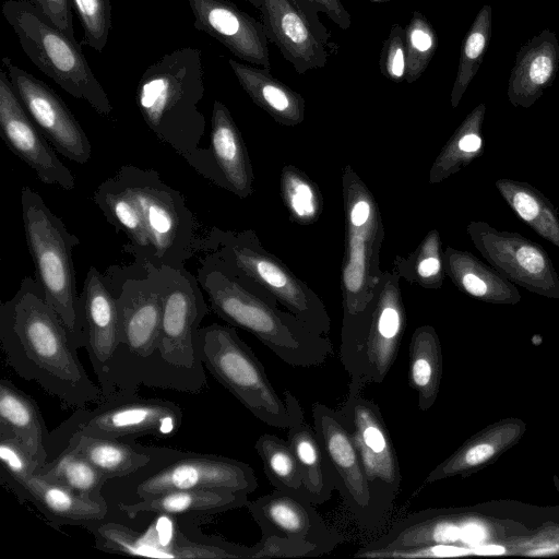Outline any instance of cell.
I'll list each match as a JSON object with an SVG mask.
<instances>
[{
  "mask_svg": "<svg viewBox=\"0 0 559 559\" xmlns=\"http://www.w3.org/2000/svg\"><path fill=\"white\" fill-rule=\"evenodd\" d=\"M0 343L7 365L34 381L64 407L98 404L103 392L86 373L75 337L46 301L32 276H25L12 298L0 306Z\"/></svg>",
  "mask_w": 559,
  "mask_h": 559,
  "instance_id": "obj_1",
  "label": "cell"
},
{
  "mask_svg": "<svg viewBox=\"0 0 559 559\" xmlns=\"http://www.w3.org/2000/svg\"><path fill=\"white\" fill-rule=\"evenodd\" d=\"M93 199L107 222L124 234L123 250L143 270L185 267L200 250L194 214L157 170L124 165L96 188Z\"/></svg>",
  "mask_w": 559,
  "mask_h": 559,
  "instance_id": "obj_2",
  "label": "cell"
},
{
  "mask_svg": "<svg viewBox=\"0 0 559 559\" xmlns=\"http://www.w3.org/2000/svg\"><path fill=\"white\" fill-rule=\"evenodd\" d=\"M202 51L185 47L165 53L140 78L135 103L146 126L199 175L226 188L211 150L200 147L205 118Z\"/></svg>",
  "mask_w": 559,
  "mask_h": 559,
  "instance_id": "obj_3",
  "label": "cell"
},
{
  "mask_svg": "<svg viewBox=\"0 0 559 559\" xmlns=\"http://www.w3.org/2000/svg\"><path fill=\"white\" fill-rule=\"evenodd\" d=\"M162 296L157 347L146 386L199 394L207 385L199 347V330L210 308L197 275L186 267H147Z\"/></svg>",
  "mask_w": 559,
  "mask_h": 559,
  "instance_id": "obj_4",
  "label": "cell"
},
{
  "mask_svg": "<svg viewBox=\"0 0 559 559\" xmlns=\"http://www.w3.org/2000/svg\"><path fill=\"white\" fill-rule=\"evenodd\" d=\"M197 277L216 316L252 333L284 362L313 367L332 355L329 338L313 332L298 317L265 305L210 255L200 259Z\"/></svg>",
  "mask_w": 559,
  "mask_h": 559,
  "instance_id": "obj_5",
  "label": "cell"
},
{
  "mask_svg": "<svg viewBox=\"0 0 559 559\" xmlns=\"http://www.w3.org/2000/svg\"><path fill=\"white\" fill-rule=\"evenodd\" d=\"M199 347L204 367L250 413L275 428L304 420L299 401L289 391L282 400L252 349L231 326L212 323L200 328Z\"/></svg>",
  "mask_w": 559,
  "mask_h": 559,
  "instance_id": "obj_6",
  "label": "cell"
},
{
  "mask_svg": "<svg viewBox=\"0 0 559 559\" xmlns=\"http://www.w3.org/2000/svg\"><path fill=\"white\" fill-rule=\"evenodd\" d=\"M21 207L26 245L44 298L81 347H84L80 294L76 290L72 257L80 240L51 212L40 194L28 186L21 190Z\"/></svg>",
  "mask_w": 559,
  "mask_h": 559,
  "instance_id": "obj_7",
  "label": "cell"
},
{
  "mask_svg": "<svg viewBox=\"0 0 559 559\" xmlns=\"http://www.w3.org/2000/svg\"><path fill=\"white\" fill-rule=\"evenodd\" d=\"M1 13L13 28L24 53L68 94L83 99L102 116L112 106L81 47L29 0H5Z\"/></svg>",
  "mask_w": 559,
  "mask_h": 559,
  "instance_id": "obj_8",
  "label": "cell"
},
{
  "mask_svg": "<svg viewBox=\"0 0 559 559\" xmlns=\"http://www.w3.org/2000/svg\"><path fill=\"white\" fill-rule=\"evenodd\" d=\"M182 421L183 411L173 401L116 391L94 407L75 409L50 431V454L58 455L70 439L81 435L118 440L167 438L178 432Z\"/></svg>",
  "mask_w": 559,
  "mask_h": 559,
  "instance_id": "obj_9",
  "label": "cell"
},
{
  "mask_svg": "<svg viewBox=\"0 0 559 559\" xmlns=\"http://www.w3.org/2000/svg\"><path fill=\"white\" fill-rule=\"evenodd\" d=\"M364 385L350 380L348 394L337 409L361 465L370 493L372 531L390 514L401 487V469L389 429L379 406L362 394Z\"/></svg>",
  "mask_w": 559,
  "mask_h": 559,
  "instance_id": "obj_10",
  "label": "cell"
},
{
  "mask_svg": "<svg viewBox=\"0 0 559 559\" xmlns=\"http://www.w3.org/2000/svg\"><path fill=\"white\" fill-rule=\"evenodd\" d=\"M119 346L114 355L110 380L116 391L138 392L147 384L159 336L163 302L154 281L143 277L123 281L117 294Z\"/></svg>",
  "mask_w": 559,
  "mask_h": 559,
  "instance_id": "obj_11",
  "label": "cell"
},
{
  "mask_svg": "<svg viewBox=\"0 0 559 559\" xmlns=\"http://www.w3.org/2000/svg\"><path fill=\"white\" fill-rule=\"evenodd\" d=\"M0 462L2 483L33 503L52 525L88 528L107 515L105 498H84L47 480L38 473V465L13 439L0 438Z\"/></svg>",
  "mask_w": 559,
  "mask_h": 559,
  "instance_id": "obj_12",
  "label": "cell"
},
{
  "mask_svg": "<svg viewBox=\"0 0 559 559\" xmlns=\"http://www.w3.org/2000/svg\"><path fill=\"white\" fill-rule=\"evenodd\" d=\"M403 328L402 313L392 304L346 318L340 357L350 379L364 386L381 383L396 359Z\"/></svg>",
  "mask_w": 559,
  "mask_h": 559,
  "instance_id": "obj_13",
  "label": "cell"
},
{
  "mask_svg": "<svg viewBox=\"0 0 559 559\" xmlns=\"http://www.w3.org/2000/svg\"><path fill=\"white\" fill-rule=\"evenodd\" d=\"M174 516L160 514L156 524L139 533L117 523H96L88 527L99 549L130 556L154 558L250 559L251 547L216 538L198 543L176 532Z\"/></svg>",
  "mask_w": 559,
  "mask_h": 559,
  "instance_id": "obj_14",
  "label": "cell"
},
{
  "mask_svg": "<svg viewBox=\"0 0 559 559\" xmlns=\"http://www.w3.org/2000/svg\"><path fill=\"white\" fill-rule=\"evenodd\" d=\"M467 231L481 255L510 282L532 293L559 298V274L540 245L486 222L469 223Z\"/></svg>",
  "mask_w": 559,
  "mask_h": 559,
  "instance_id": "obj_15",
  "label": "cell"
},
{
  "mask_svg": "<svg viewBox=\"0 0 559 559\" xmlns=\"http://www.w3.org/2000/svg\"><path fill=\"white\" fill-rule=\"evenodd\" d=\"M10 83L25 110L53 146L66 158L86 164L92 154L87 134L62 98L45 82L3 57Z\"/></svg>",
  "mask_w": 559,
  "mask_h": 559,
  "instance_id": "obj_16",
  "label": "cell"
},
{
  "mask_svg": "<svg viewBox=\"0 0 559 559\" xmlns=\"http://www.w3.org/2000/svg\"><path fill=\"white\" fill-rule=\"evenodd\" d=\"M258 479L241 461L209 453L177 452L176 459L135 486L140 498L179 490L228 489L253 492Z\"/></svg>",
  "mask_w": 559,
  "mask_h": 559,
  "instance_id": "obj_17",
  "label": "cell"
},
{
  "mask_svg": "<svg viewBox=\"0 0 559 559\" xmlns=\"http://www.w3.org/2000/svg\"><path fill=\"white\" fill-rule=\"evenodd\" d=\"M0 135L43 183L56 185L64 190L75 187L73 174L25 110L3 67L0 69Z\"/></svg>",
  "mask_w": 559,
  "mask_h": 559,
  "instance_id": "obj_18",
  "label": "cell"
},
{
  "mask_svg": "<svg viewBox=\"0 0 559 559\" xmlns=\"http://www.w3.org/2000/svg\"><path fill=\"white\" fill-rule=\"evenodd\" d=\"M259 10L267 40L298 74L324 68L337 53L330 32L319 29L293 0H262Z\"/></svg>",
  "mask_w": 559,
  "mask_h": 559,
  "instance_id": "obj_19",
  "label": "cell"
},
{
  "mask_svg": "<svg viewBox=\"0 0 559 559\" xmlns=\"http://www.w3.org/2000/svg\"><path fill=\"white\" fill-rule=\"evenodd\" d=\"M80 319L85 336V348L96 374L103 397L116 390L110 380L114 355L119 346L117 295L103 275L91 266L80 293ZM103 399V400H104Z\"/></svg>",
  "mask_w": 559,
  "mask_h": 559,
  "instance_id": "obj_20",
  "label": "cell"
},
{
  "mask_svg": "<svg viewBox=\"0 0 559 559\" xmlns=\"http://www.w3.org/2000/svg\"><path fill=\"white\" fill-rule=\"evenodd\" d=\"M313 428L336 476V489L358 525L372 531L370 493L364 467L337 409L312 404Z\"/></svg>",
  "mask_w": 559,
  "mask_h": 559,
  "instance_id": "obj_21",
  "label": "cell"
},
{
  "mask_svg": "<svg viewBox=\"0 0 559 559\" xmlns=\"http://www.w3.org/2000/svg\"><path fill=\"white\" fill-rule=\"evenodd\" d=\"M314 504L302 496L274 489L246 508L262 533L304 540L317 545L324 554L343 543V536L330 528Z\"/></svg>",
  "mask_w": 559,
  "mask_h": 559,
  "instance_id": "obj_22",
  "label": "cell"
},
{
  "mask_svg": "<svg viewBox=\"0 0 559 559\" xmlns=\"http://www.w3.org/2000/svg\"><path fill=\"white\" fill-rule=\"evenodd\" d=\"M194 28L218 40L250 64L272 69L269 40L262 22L228 0H188Z\"/></svg>",
  "mask_w": 559,
  "mask_h": 559,
  "instance_id": "obj_23",
  "label": "cell"
},
{
  "mask_svg": "<svg viewBox=\"0 0 559 559\" xmlns=\"http://www.w3.org/2000/svg\"><path fill=\"white\" fill-rule=\"evenodd\" d=\"M559 68V41L544 29L519 49L507 95L514 107L530 108L550 87Z\"/></svg>",
  "mask_w": 559,
  "mask_h": 559,
  "instance_id": "obj_24",
  "label": "cell"
},
{
  "mask_svg": "<svg viewBox=\"0 0 559 559\" xmlns=\"http://www.w3.org/2000/svg\"><path fill=\"white\" fill-rule=\"evenodd\" d=\"M0 438L16 441L43 467L50 454V431L36 401L2 378L0 380Z\"/></svg>",
  "mask_w": 559,
  "mask_h": 559,
  "instance_id": "obj_25",
  "label": "cell"
},
{
  "mask_svg": "<svg viewBox=\"0 0 559 559\" xmlns=\"http://www.w3.org/2000/svg\"><path fill=\"white\" fill-rule=\"evenodd\" d=\"M249 493L228 489L169 491L133 503H120L119 509L134 519L142 513L183 515L216 514L246 507Z\"/></svg>",
  "mask_w": 559,
  "mask_h": 559,
  "instance_id": "obj_26",
  "label": "cell"
},
{
  "mask_svg": "<svg viewBox=\"0 0 559 559\" xmlns=\"http://www.w3.org/2000/svg\"><path fill=\"white\" fill-rule=\"evenodd\" d=\"M210 150L226 189L246 195L250 186L246 152L228 108L218 99L213 103Z\"/></svg>",
  "mask_w": 559,
  "mask_h": 559,
  "instance_id": "obj_27",
  "label": "cell"
},
{
  "mask_svg": "<svg viewBox=\"0 0 559 559\" xmlns=\"http://www.w3.org/2000/svg\"><path fill=\"white\" fill-rule=\"evenodd\" d=\"M287 441L297 460L304 490L313 504L328 501L337 486V476L305 419L288 428Z\"/></svg>",
  "mask_w": 559,
  "mask_h": 559,
  "instance_id": "obj_28",
  "label": "cell"
},
{
  "mask_svg": "<svg viewBox=\"0 0 559 559\" xmlns=\"http://www.w3.org/2000/svg\"><path fill=\"white\" fill-rule=\"evenodd\" d=\"M447 266L454 283L466 294L490 302H518L515 285L491 265L466 251L449 249Z\"/></svg>",
  "mask_w": 559,
  "mask_h": 559,
  "instance_id": "obj_29",
  "label": "cell"
},
{
  "mask_svg": "<svg viewBox=\"0 0 559 559\" xmlns=\"http://www.w3.org/2000/svg\"><path fill=\"white\" fill-rule=\"evenodd\" d=\"M63 450L83 456L108 479L130 475L151 462L148 449L104 437L76 436Z\"/></svg>",
  "mask_w": 559,
  "mask_h": 559,
  "instance_id": "obj_30",
  "label": "cell"
},
{
  "mask_svg": "<svg viewBox=\"0 0 559 559\" xmlns=\"http://www.w3.org/2000/svg\"><path fill=\"white\" fill-rule=\"evenodd\" d=\"M228 63L243 91L255 104L284 120L301 118V95L274 78L270 70L234 59H229Z\"/></svg>",
  "mask_w": 559,
  "mask_h": 559,
  "instance_id": "obj_31",
  "label": "cell"
},
{
  "mask_svg": "<svg viewBox=\"0 0 559 559\" xmlns=\"http://www.w3.org/2000/svg\"><path fill=\"white\" fill-rule=\"evenodd\" d=\"M497 190L542 238L559 248V215L554 204L534 186L514 179H498Z\"/></svg>",
  "mask_w": 559,
  "mask_h": 559,
  "instance_id": "obj_32",
  "label": "cell"
},
{
  "mask_svg": "<svg viewBox=\"0 0 559 559\" xmlns=\"http://www.w3.org/2000/svg\"><path fill=\"white\" fill-rule=\"evenodd\" d=\"M439 380V349L429 328L415 331L409 345L408 382L418 394V406L428 409L436 397Z\"/></svg>",
  "mask_w": 559,
  "mask_h": 559,
  "instance_id": "obj_33",
  "label": "cell"
},
{
  "mask_svg": "<svg viewBox=\"0 0 559 559\" xmlns=\"http://www.w3.org/2000/svg\"><path fill=\"white\" fill-rule=\"evenodd\" d=\"M37 471L47 480L88 499H103L102 489L109 480L86 459L70 450L61 451Z\"/></svg>",
  "mask_w": 559,
  "mask_h": 559,
  "instance_id": "obj_34",
  "label": "cell"
},
{
  "mask_svg": "<svg viewBox=\"0 0 559 559\" xmlns=\"http://www.w3.org/2000/svg\"><path fill=\"white\" fill-rule=\"evenodd\" d=\"M491 13L490 5H483L462 40L457 72L451 92L453 107L459 105L484 60L491 37Z\"/></svg>",
  "mask_w": 559,
  "mask_h": 559,
  "instance_id": "obj_35",
  "label": "cell"
},
{
  "mask_svg": "<svg viewBox=\"0 0 559 559\" xmlns=\"http://www.w3.org/2000/svg\"><path fill=\"white\" fill-rule=\"evenodd\" d=\"M254 449L274 488L307 498L297 460L287 440L264 433L255 441Z\"/></svg>",
  "mask_w": 559,
  "mask_h": 559,
  "instance_id": "obj_36",
  "label": "cell"
},
{
  "mask_svg": "<svg viewBox=\"0 0 559 559\" xmlns=\"http://www.w3.org/2000/svg\"><path fill=\"white\" fill-rule=\"evenodd\" d=\"M406 45V82L417 81L426 71L438 48L437 33L428 19L413 11L404 27Z\"/></svg>",
  "mask_w": 559,
  "mask_h": 559,
  "instance_id": "obj_37",
  "label": "cell"
},
{
  "mask_svg": "<svg viewBox=\"0 0 559 559\" xmlns=\"http://www.w3.org/2000/svg\"><path fill=\"white\" fill-rule=\"evenodd\" d=\"M485 104L476 106L462 122L444 154L447 174L459 170L483 154L481 127Z\"/></svg>",
  "mask_w": 559,
  "mask_h": 559,
  "instance_id": "obj_38",
  "label": "cell"
},
{
  "mask_svg": "<svg viewBox=\"0 0 559 559\" xmlns=\"http://www.w3.org/2000/svg\"><path fill=\"white\" fill-rule=\"evenodd\" d=\"M80 17L86 44L102 52L111 28L110 0H71Z\"/></svg>",
  "mask_w": 559,
  "mask_h": 559,
  "instance_id": "obj_39",
  "label": "cell"
},
{
  "mask_svg": "<svg viewBox=\"0 0 559 559\" xmlns=\"http://www.w3.org/2000/svg\"><path fill=\"white\" fill-rule=\"evenodd\" d=\"M322 555L324 552L314 544L271 533H262L260 542L251 546L250 559L306 558Z\"/></svg>",
  "mask_w": 559,
  "mask_h": 559,
  "instance_id": "obj_40",
  "label": "cell"
},
{
  "mask_svg": "<svg viewBox=\"0 0 559 559\" xmlns=\"http://www.w3.org/2000/svg\"><path fill=\"white\" fill-rule=\"evenodd\" d=\"M381 74L390 81L400 83L406 78V45L404 27L394 23L382 44L379 58Z\"/></svg>",
  "mask_w": 559,
  "mask_h": 559,
  "instance_id": "obj_41",
  "label": "cell"
},
{
  "mask_svg": "<svg viewBox=\"0 0 559 559\" xmlns=\"http://www.w3.org/2000/svg\"><path fill=\"white\" fill-rule=\"evenodd\" d=\"M321 31L329 29L319 19V14H325L340 28L347 29L352 24V16L341 0H293Z\"/></svg>",
  "mask_w": 559,
  "mask_h": 559,
  "instance_id": "obj_42",
  "label": "cell"
},
{
  "mask_svg": "<svg viewBox=\"0 0 559 559\" xmlns=\"http://www.w3.org/2000/svg\"><path fill=\"white\" fill-rule=\"evenodd\" d=\"M49 20L72 39L74 37L71 0H29Z\"/></svg>",
  "mask_w": 559,
  "mask_h": 559,
  "instance_id": "obj_43",
  "label": "cell"
},
{
  "mask_svg": "<svg viewBox=\"0 0 559 559\" xmlns=\"http://www.w3.org/2000/svg\"><path fill=\"white\" fill-rule=\"evenodd\" d=\"M365 271V246L364 237L355 234L350 240L349 261L344 272L345 284L350 293H357L362 284Z\"/></svg>",
  "mask_w": 559,
  "mask_h": 559,
  "instance_id": "obj_44",
  "label": "cell"
},
{
  "mask_svg": "<svg viewBox=\"0 0 559 559\" xmlns=\"http://www.w3.org/2000/svg\"><path fill=\"white\" fill-rule=\"evenodd\" d=\"M289 200L294 212L300 217H308L314 213V199L312 191L305 182H297L292 187Z\"/></svg>",
  "mask_w": 559,
  "mask_h": 559,
  "instance_id": "obj_45",
  "label": "cell"
},
{
  "mask_svg": "<svg viewBox=\"0 0 559 559\" xmlns=\"http://www.w3.org/2000/svg\"><path fill=\"white\" fill-rule=\"evenodd\" d=\"M486 538V530L480 523L464 522L461 524V542L473 546H479Z\"/></svg>",
  "mask_w": 559,
  "mask_h": 559,
  "instance_id": "obj_46",
  "label": "cell"
},
{
  "mask_svg": "<svg viewBox=\"0 0 559 559\" xmlns=\"http://www.w3.org/2000/svg\"><path fill=\"white\" fill-rule=\"evenodd\" d=\"M493 449L489 444H478L468 449L464 454V463L467 465H477L491 456Z\"/></svg>",
  "mask_w": 559,
  "mask_h": 559,
  "instance_id": "obj_47",
  "label": "cell"
},
{
  "mask_svg": "<svg viewBox=\"0 0 559 559\" xmlns=\"http://www.w3.org/2000/svg\"><path fill=\"white\" fill-rule=\"evenodd\" d=\"M370 216V205L367 201H358L350 212V222L355 227L364 226Z\"/></svg>",
  "mask_w": 559,
  "mask_h": 559,
  "instance_id": "obj_48",
  "label": "cell"
},
{
  "mask_svg": "<svg viewBox=\"0 0 559 559\" xmlns=\"http://www.w3.org/2000/svg\"><path fill=\"white\" fill-rule=\"evenodd\" d=\"M441 262L438 257H428L418 264V273L421 277H432L439 274Z\"/></svg>",
  "mask_w": 559,
  "mask_h": 559,
  "instance_id": "obj_49",
  "label": "cell"
},
{
  "mask_svg": "<svg viewBox=\"0 0 559 559\" xmlns=\"http://www.w3.org/2000/svg\"><path fill=\"white\" fill-rule=\"evenodd\" d=\"M429 548H431V552L435 556H439V557L463 556V555H467L471 552L468 549L460 548V547H455V546H451V545H435V546H429Z\"/></svg>",
  "mask_w": 559,
  "mask_h": 559,
  "instance_id": "obj_50",
  "label": "cell"
},
{
  "mask_svg": "<svg viewBox=\"0 0 559 559\" xmlns=\"http://www.w3.org/2000/svg\"><path fill=\"white\" fill-rule=\"evenodd\" d=\"M473 552L477 555H501L504 552V548L496 545L477 546L473 549Z\"/></svg>",
  "mask_w": 559,
  "mask_h": 559,
  "instance_id": "obj_51",
  "label": "cell"
},
{
  "mask_svg": "<svg viewBox=\"0 0 559 559\" xmlns=\"http://www.w3.org/2000/svg\"><path fill=\"white\" fill-rule=\"evenodd\" d=\"M243 1L249 2L255 9H260V7L262 4V0H243Z\"/></svg>",
  "mask_w": 559,
  "mask_h": 559,
  "instance_id": "obj_52",
  "label": "cell"
},
{
  "mask_svg": "<svg viewBox=\"0 0 559 559\" xmlns=\"http://www.w3.org/2000/svg\"><path fill=\"white\" fill-rule=\"evenodd\" d=\"M551 551H555V548L537 549V550H535V551H534V552H532V554H534V555H539V554H546V552H551Z\"/></svg>",
  "mask_w": 559,
  "mask_h": 559,
  "instance_id": "obj_53",
  "label": "cell"
},
{
  "mask_svg": "<svg viewBox=\"0 0 559 559\" xmlns=\"http://www.w3.org/2000/svg\"><path fill=\"white\" fill-rule=\"evenodd\" d=\"M371 2H376V3H385V2H390L392 0H369Z\"/></svg>",
  "mask_w": 559,
  "mask_h": 559,
  "instance_id": "obj_54",
  "label": "cell"
}]
</instances>
